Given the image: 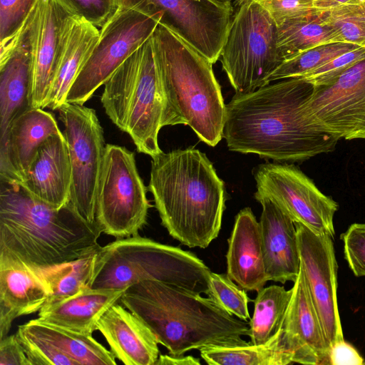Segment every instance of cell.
<instances>
[{"mask_svg": "<svg viewBox=\"0 0 365 365\" xmlns=\"http://www.w3.org/2000/svg\"><path fill=\"white\" fill-rule=\"evenodd\" d=\"M115 359L126 365H155L160 351L150 328L123 305H112L97 324Z\"/></svg>", "mask_w": 365, "mask_h": 365, "instance_id": "obj_21", "label": "cell"}, {"mask_svg": "<svg viewBox=\"0 0 365 365\" xmlns=\"http://www.w3.org/2000/svg\"><path fill=\"white\" fill-rule=\"evenodd\" d=\"M300 267L324 334L330 344L344 341L337 300V262L333 238L294 222Z\"/></svg>", "mask_w": 365, "mask_h": 365, "instance_id": "obj_15", "label": "cell"}, {"mask_svg": "<svg viewBox=\"0 0 365 365\" xmlns=\"http://www.w3.org/2000/svg\"><path fill=\"white\" fill-rule=\"evenodd\" d=\"M120 8L155 18L212 64L220 58L234 13L232 4L210 0H120Z\"/></svg>", "mask_w": 365, "mask_h": 365, "instance_id": "obj_12", "label": "cell"}, {"mask_svg": "<svg viewBox=\"0 0 365 365\" xmlns=\"http://www.w3.org/2000/svg\"><path fill=\"white\" fill-rule=\"evenodd\" d=\"M32 334L52 344L77 365H114L115 357L92 334L61 328L34 319L22 324Z\"/></svg>", "mask_w": 365, "mask_h": 365, "instance_id": "obj_27", "label": "cell"}, {"mask_svg": "<svg viewBox=\"0 0 365 365\" xmlns=\"http://www.w3.org/2000/svg\"><path fill=\"white\" fill-rule=\"evenodd\" d=\"M360 48L349 43H332L315 46L285 60L271 75L269 83L305 76L335 57Z\"/></svg>", "mask_w": 365, "mask_h": 365, "instance_id": "obj_33", "label": "cell"}, {"mask_svg": "<svg viewBox=\"0 0 365 365\" xmlns=\"http://www.w3.org/2000/svg\"><path fill=\"white\" fill-rule=\"evenodd\" d=\"M210 1L218 3V4H231V1H232V0H210Z\"/></svg>", "mask_w": 365, "mask_h": 365, "instance_id": "obj_45", "label": "cell"}, {"mask_svg": "<svg viewBox=\"0 0 365 365\" xmlns=\"http://www.w3.org/2000/svg\"><path fill=\"white\" fill-rule=\"evenodd\" d=\"M292 289L270 285L257 292L254 311L249 320L250 342L260 344L272 339L280 329L288 307Z\"/></svg>", "mask_w": 365, "mask_h": 365, "instance_id": "obj_30", "label": "cell"}, {"mask_svg": "<svg viewBox=\"0 0 365 365\" xmlns=\"http://www.w3.org/2000/svg\"><path fill=\"white\" fill-rule=\"evenodd\" d=\"M58 110L71 167L70 202L81 217L93 222L106 146L103 130L93 108L65 102Z\"/></svg>", "mask_w": 365, "mask_h": 365, "instance_id": "obj_11", "label": "cell"}, {"mask_svg": "<svg viewBox=\"0 0 365 365\" xmlns=\"http://www.w3.org/2000/svg\"><path fill=\"white\" fill-rule=\"evenodd\" d=\"M305 111L315 127L339 140H365V58L333 83L314 86Z\"/></svg>", "mask_w": 365, "mask_h": 365, "instance_id": "obj_14", "label": "cell"}, {"mask_svg": "<svg viewBox=\"0 0 365 365\" xmlns=\"http://www.w3.org/2000/svg\"><path fill=\"white\" fill-rule=\"evenodd\" d=\"M147 187L134 153L107 144L100 176L96 220L103 232L119 238L135 236L146 223L149 208Z\"/></svg>", "mask_w": 365, "mask_h": 365, "instance_id": "obj_9", "label": "cell"}, {"mask_svg": "<svg viewBox=\"0 0 365 365\" xmlns=\"http://www.w3.org/2000/svg\"><path fill=\"white\" fill-rule=\"evenodd\" d=\"M71 182L68 146L60 131L40 145L19 183L35 197L60 209L70 202Z\"/></svg>", "mask_w": 365, "mask_h": 365, "instance_id": "obj_19", "label": "cell"}, {"mask_svg": "<svg viewBox=\"0 0 365 365\" xmlns=\"http://www.w3.org/2000/svg\"><path fill=\"white\" fill-rule=\"evenodd\" d=\"M223 70L236 93H248L269 84L284 62L277 43V25L255 0H237L220 53Z\"/></svg>", "mask_w": 365, "mask_h": 365, "instance_id": "obj_8", "label": "cell"}, {"mask_svg": "<svg viewBox=\"0 0 365 365\" xmlns=\"http://www.w3.org/2000/svg\"><path fill=\"white\" fill-rule=\"evenodd\" d=\"M361 0H314L315 9L319 12L329 10L341 5L359 4Z\"/></svg>", "mask_w": 365, "mask_h": 365, "instance_id": "obj_44", "label": "cell"}, {"mask_svg": "<svg viewBox=\"0 0 365 365\" xmlns=\"http://www.w3.org/2000/svg\"><path fill=\"white\" fill-rule=\"evenodd\" d=\"M200 359L193 356L160 354L155 365H200Z\"/></svg>", "mask_w": 365, "mask_h": 365, "instance_id": "obj_43", "label": "cell"}, {"mask_svg": "<svg viewBox=\"0 0 365 365\" xmlns=\"http://www.w3.org/2000/svg\"><path fill=\"white\" fill-rule=\"evenodd\" d=\"M71 16L57 0H40L30 21L32 108H46Z\"/></svg>", "mask_w": 365, "mask_h": 365, "instance_id": "obj_16", "label": "cell"}, {"mask_svg": "<svg viewBox=\"0 0 365 365\" xmlns=\"http://www.w3.org/2000/svg\"><path fill=\"white\" fill-rule=\"evenodd\" d=\"M60 131L54 115L42 108H31L20 115L0 145V177L20 182L40 145Z\"/></svg>", "mask_w": 365, "mask_h": 365, "instance_id": "obj_20", "label": "cell"}, {"mask_svg": "<svg viewBox=\"0 0 365 365\" xmlns=\"http://www.w3.org/2000/svg\"><path fill=\"white\" fill-rule=\"evenodd\" d=\"M227 244V276L245 290L258 292L268 279L259 222L250 207L241 210L236 215Z\"/></svg>", "mask_w": 365, "mask_h": 365, "instance_id": "obj_22", "label": "cell"}, {"mask_svg": "<svg viewBox=\"0 0 365 365\" xmlns=\"http://www.w3.org/2000/svg\"><path fill=\"white\" fill-rule=\"evenodd\" d=\"M271 16L278 26L288 19L318 11L314 0H255Z\"/></svg>", "mask_w": 365, "mask_h": 365, "instance_id": "obj_40", "label": "cell"}, {"mask_svg": "<svg viewBox=\"0 0 365 365\" xmlns=\"http://www.w3.org/2000/svg\"><path fill=\"white\" fill-rule=\"evenodd\" d=\"M31 56L28 29L14 51L0 62V145L12 123L31 108Z\"/></svg>", "mask_w": 365, "mask_h": 365, "instance_id": "obj_25", "label": "cell"}, {"mask_svg": "<svg viewBox=\"0 0 365 365\" xmlns=\"http://www.w3.org/2000/svg\"><path fill=\"white\" fill-rule=\"evenodd\" d=\"M148 189L162 225L188 247L206 248L221 229L225 188L212 163L197 149L152 158Z\"/></svg>", "mask_w": 365, "mask_h": 365, "instance_id": "obj_3", "label": "cell"}, {"mask_svg": "<svg viewBox=\"0 0 365 365\" xmlns=\"http://www.w3.org/2000/svg\"><path fill=\"white\" fill-rule=\"evenodd\" d=\"M365 58V47L342 53L318 67L305 76V79L314 86L328 85L336 81L345 71Z\"/></svg>", "mask_w": 365, "mask_h": 365, "instance_id": "obj_38", "label": "cell"}, {"mask_svg": "<svg viewBox=\"0 0 365 365\" xmlns=\"http://www.w3.org/2000/svg\"><path fill=\"white\" fill-rule=\"evenodd\" d=\"M313 88L291 78L236 93L225 106L223 138L229 150L289 163L334 151L339 139L315 127L305 111Z\"/></svg>", "mask_w": 365, "mask_h": 365, "instance_id": "obj_1", "label": "cell"}, {"mask_svg": "<svg viewBox=\"0 0 365 365\" xmlns=\"http://www.w3.org/2000/svg\"><path fill=\"white\" fill-rule=\"evenodd\" d=\"M339 42H343L340 35L319 11L277 26L278 48L284 61L315 46Z\"/></svg>", "mask_w": 365, "mask_h": 365, "instance_id": "obj_29", "label": "cell"}, {"mask_svg": "<svg viewBox=\"0 0 365 365\" xmlns=\"http://www.w3.org/2000/svg\"><path fill=\"white\" fill-rule=\"evenodd\" d=\"M102 232L71 202L54 208L19 182L0 177V258L34 270L48 268L98 251Z\"/></svg>", "mask_w": 365, "mask_h": 365, "instance_id": "obj_2", "label": "cell"}, {"mask_svg": "<svg viewBox=\"0 0 365 365\" xmlns=\"http://www.w3.org/2000/svg\"><path fill=\"white\" fill-rule=\"evenodd\" d=\"M319 13L344 43L365 47V13L359 4L341 5Z\"/></svg>", "mask_w": 365, "mask_h": 365, "instance_id": "obj_35", "label": "cell"}, {"mask_svg": "<svg viewBox=\"0 0 365 365\" xmlns=\"http://www.w3.org/2000/svg\"><path fill=\"white\" fill-rule=\"evenodd\" d=\"M359 4L365 13V0H361Z\"/></svg>", "mask_w": 365, "mask_h": 365, "instance_id": "obj_46", "label": "cell"}, {"mask_svg": "<svg viewBox=\"0 0 365 365\" xmlns=\"http://www.w3.org/2000/svg\"><path fill=\"white\" fill-rule=\"evenodd\" d=\"M210 272L192 252L137 235L100 248L88 287L125 290L143 280H158L207 294Z\"/></svg>", "mask_w": 365, "mask_h": 365, "instance_id": "obj_6", "label": "cell"}, {"mask_svg": "<svg viewBox=\"0 0 365 365\" xmlns=\"http://www.w3.org/2000/svg\"><path fill=\"white\" fill-rule=\"evenodd\" d=\"M164 101L163 125H189L210 146L223 138L225 104L212 63L158 24L150 37Z\"/></svg>", "mask_w": 365, "mask_h": 365, "instance_id": "obj_5", "label": "cell"}, {"mask_svg": "<svg viewBox=\"0 0 365 365\" xmlns=\"http://www.w3.org/2000/svg\"><path fill=\"white\" fill-rule=\"evenodd\" d=\"M97 252L71 262L35 270L49 289L46 302L63 299L89 287Z\"/></svg>", "mask_w": 365, "mask_h": 365, "instance_id": "obj_31", "label": "cell"}, {"mask_svg": "<svg viewBox=\"0 0 365 365\" xmlns=\"http://www.w3.org/2000/svg\"><path fill=\"white\" fill-rule=\"evenodd\" d=\"M202 359L210 365H287L294 363L285 345L282 329L260 344L250 341L240 346H209L200 349Z\"/></svg>", "mask_w": 365, "mask_h": 365, "instance_id": "obj_28", "label": "cell"}, {"mask_svg": "<svg viewBox=\"0 0 365 365\" xmlns=\"http://www.w3.org/2000/svg\"><path fill=\"white\" fill-rule=\"evenodd\" d=\"M99 35L98 27L84 19L70 17L46 108L58 110L66 102L68 93Z\"/></svg>", "mask_w": 365, "mask_h": 365, "instance_id": "obj_26", "label": "cell"}, {"mask_svg": "<svg viewBox=\"0 0 365 365\" xmlns=\"http://www.w3.org/2000/svg\"><path fill=\"white\" fill-rule=\"evenodd\" d=\"M257 200L262 207L259 222L267 279L282 284L294 282L300 269L294 222L271 200Z\"/></svg>", "mask_w": 365, "mask_h": 365, "instance_id": "obj_18", "label": "cell"}, {"mask_svg": "<svg viewBox=\"0 0 365 365\" xmlns=\"http://www.w3.org/2000/svg\"><path fill=\"white\" fill-rule=\"evenodd\" d=\"M281 327L282 336L294 363L329 365V344L300 267Z\"/></svg>", "mask_w": 365, "mask_h": 365, "instance_id": "obj_17", "label": "cell"}, {"mask_svg": "<svg viewBox=\"0 0 365 365\" xmlns=\"http://www.w3.org/2000/svg\"><path fill=\"white\" fill-rule=\"evenodd\" d=\"M364 359L354 346L344 340L331 346L329 365H364Z\"/></svg>", "mask_w": 365, "mask_h": 365, "instance_id": "obj_42", "label": "cell"}, {"mask_svg": "<svg viewBox=\"0 0 365 365\" xmlns=\"http://www.w3.org/2000/svg\"><path fill=\"white\" fill-rule=\"evenodd\" d=\"M101 97L110 120L128 133L139 153L160 154L165 101L150 38L106 81Z\"/></svg>", "mask_w": 365, "mask_h": 365, "instance_id": "obj_7", "label": "cell"}, {"mask_svg": "<svg viewBox=\"0 0 365 365\" xmlns=\"http://www.w3.org/2000/svg\"><path fill=\"white\" fill-rule=\"evenodd\" d=\"M344 258L356 277H365V223H354L341 235Z\"/></svg>", "mask_w": 365, "mask_h": 365, "instance_id": "obj_39", "label": "cell"}, {"mask_svg": "<svg viewBox=\"0 0 365 365\" xmlns=\"http://www.w3.org/2000/svg\"><path fill=\"white\" fill-rule=\"evenodd\" d=\"M256 200L266 197L277 204L294 222L334 239V216L338 203L322 193L294 164L259 165L255 171Z\"/></svg>", "mask_w": 365, "mask_h": 365, "instance_id": "obj_13", "label": "cell"}, {"mask_svg": "<svg viewBox=\"0 0 365 365\" xmlns=\"http://www.w3.org/2000/svg\"><path fill=\"white\" fill-rule=\"evenodd\" d=\"M71 15L103 26L119 10L120 0H57Z\"/></svg>", "mask_w": 365, "mask_h": 365, "instance_id": "obj_37", "label": "cell"}, {"mask_svg": "<svg viewBox=\"0 0 365 365\" xmlns=\"http://www.w3.org/2000/svg\"><path fill=\"white\" fill-rule=\"evenodd\" d=\"M49 294L36 271L0 258V339L8 334L16 318L38 312Z\"/></svg>", "mask_w": 365, "mask_h": 365, "instance_id": "obj_23", "label": "cell"}, {"mask_svg": "<svg viewBox=\"0 0 365 365\" xmlns=\"http://www.w3.org/2000/svg\"><path fill=\"white\" fill-rule=\"evenodd\" d=\"M159 21L132 9L120 8L100 29L99 37L66 97L83 105L94 92L153 35Z\"/></svg>", "mask_w": 365, "mask_h": 365, "instance_id": "obj_10", "label": "cell"}, {"mask_svg": "<svg viewBox=\"0 0 365 365\" xmlns=\"http://www.w3.org/2000/svg\"><path fill=\"white\" fill-rule=\"evenodd\" d=\"M158 280H143L123 292L120 302L154 333L173 356L209 346L250 343L249 322L230 315L209 297Z\"/></svg>", "mask_w": 365, "mask_h": 365, "instance_id": "obj_4", "label": "cell"}, {"mask_svg": "<svg viewBox=\"0 0 365 365\" xmlns=\"http://www.w3.org/2000/svg\"><path fill=\"white\" fill-rule=\"evenodd\" d=\"M40 0H0V62L17 46Z\"/></svg>", "mask_w": 365, "mask_h": 365, "instance_id": "obj_32", "label": "cell"}, {"mask_svg": "<svg viewBox=\"0 0 365 365\" xmlns=\"http://www.w3.org/2000/svg\"><path fill=\"white\" fill-rule=\"evenodd\" d=\"M16 334L31 365H77L52 344L32 334L22 325L19 327Z\"/></svg>", "mask_w": 365, "mask_h": 365, "instance_id": "obj_36", "label": "cell"}, {"mask_svg": "<svg viewBox=\"0 0 365 365\" xmlns=\"http://www.w3.org/2000/svg\"><path fill=\"white\" fill-rule=\"evenodd\" d=\"M0 365H31L16 334L0 339Z\"/></svg>", "mask_w": 365, "mask_h": 365, "instance_id": "obj_41", "label": "cell"}, {"mask_svg": "<svg viewBox=\"0 0 365 365\" xmlns=\"http://www.w3.org/2000/svg\"><path fill=\"white\" fill-rule=\"evenodd\" d=\"M207 295L228 314L248 322V304L252 301L247 291L232 281L227 274L210 272Z\"/></svg>", "mask_w": 365, "mask_h": 365, "instance_id": "obj_34", "label": "cell"}, {"mask_svg": "<svg viewBox=\"0 0 365 365\" xmlns=\"http://www.w3.org/2000/svg\"><path fill=\"white\" fill-rule=\"evenodd\" d=\"M125 290L86 287L71 297L46 302L38 319L73 331L93 334L104 313L117 303Z\"/></svg>", "mask_w": 365, "mask_h": 365, "instance_id": "obj_24", "label": "cell"}]
</instances>
